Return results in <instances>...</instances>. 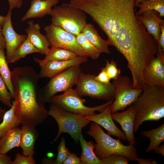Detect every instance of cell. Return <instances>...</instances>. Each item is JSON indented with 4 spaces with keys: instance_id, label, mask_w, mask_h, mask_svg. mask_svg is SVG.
<instances>
[{
    "instance_id": "cell-35",
    "label": "cell",
    "mask_w": 164,
    "mask_h": 164,
    "mask_svg": "<svg viewBox=\"0 0 164 164\" xmlns=\"http://www.w3.org/2000/svg\"><path fill=\"white\" fill-rule=\"evenodd\" d=\"M95 79L97 81L104 84H108L111 83L105 67L101 68V71L97 75H95Z\"/></svg>"
},
{
    "instance_id": "cell-14",
    "label": "cell",
    "mask_w": 164,
    "mask_h": 164,
    "mask_svg": "<svg viewBox=\"0 0 164 164\" xmlns=\"http://www.w3.org/2000/svg\"><path fill=\"white\" fill-rule=\"evenodd\" d=\"M136 110L134 104L125 111L112 114L114 120L120 124L124 132L129 145H133L136 141L134 134V125Z\"/></svg>"
},
{
    "instance_id": "cell-17",
    "label": "cell",
    "mask_w": 164,
    "mask_h": 164,
    "mask_svg": "<svg viewBox=\"0 0 164 164\" xmlns=\"http://www.w3.org/2000/svg\"><path fill=\"white\" fill-rule=\"evenodd\" d=\"M158 13L155 11L149 10L145 11L141 15L136 16L145 27L148 33L152 35L156 41L158 45L159 43L160 25L164 22V20L161 18Z\"/></svg>"
},
{
    "instance_id": "cell-13",
    "label": "cell",
    "mask_w": 164,
    "mask_h": 164,
    "mask_svg": "<svg viewBox=\"0 0 164 164\" xmlns=\"http://www.w3.org/2000/svg\"><path fill=\"white\" fill-rule=\"evenodd\" d=\"M87 60V57L78 56L67 60L47 62L40 66L39 77L50 78L72 66L85 63Z\"/></svg>"
},
{
    "instance_id": "cell-41",
    "label": "cell",
    "mask_w": 164,
    "mask_h": 164,
    "mask_svg": "<svg viewBox=\"0 0 164 164\" xmlns=\"http://www.w3.org/2000/svg\"><path fill=\"white\" fill-rule=\"evenodd\" d=\"M154 152L157 153L159 154L164 156V144L159 145L156 149L154 150Z\"/></svg>"
},
{
    "instance_id": "cell-15",
    "label": "cell",
    "mask_w": 164,
    "mask_h": 164,
    "mask_svg": "<svg viewBox=\"0 0 164 164\" xmlns=\"http://www.w3.org/2000/svg\"><path fill=\"white\" fill-rule=\"evenodd\" d=\"M111 105H108L100 114L91 116H84L85 117L105 129L108 135L116 137L125 141H127L125 133L118 128L113 121L111 112Z\"/></svg>"
},
{
    "instance_id": "cell-45",
    "label": "cell",
    "mask_w": 164,
    "mask_h": 164,
    "mask_svg": "<svg viewBox=\"0 0 164 164\" xmlns=\"http://www.w3.org/2000/svg\"><path fill=\"white\" fill-rule=\"evenodd\" d=\"M47 156L48 158H52L54 155L53 153L52 152H49L47 154Z\"/></svg>"
},
{
    "instance_id": "cell-44",
    "label": "cell",
    "mask_w": 164,
    "mask_h": 164,
    "mask_svg": "<svg viewBox=\"0 0 164 164\" xmlns=\"http://www.w3.org/2000/svg\"><path fill=\"white\" fill-rule=\"evenodd\" d=\"M142 0H135L134 6L136 7V6L138 4L140 3ZM150 1H155L156 0H149Z\"/></svg>"
},
{
    "instance_id": "cell-12",
    "label": "cell",
    "mask_w": 164,
    "mask_h": 164,
    "mask_svg": "<svg viewBox=\"0 0 164 164\" xmlns=\"http://www.w3.org/2000/svg\"><path fill=\"white\" fill-rule=\"evenodd\" d=\"M12 11L9 10L2 29V34L5 40V56L8 63H9L14 52L28 37L27 35L20 34L15 31L12 22Z\"/></svg>"
},
{
    "instance_id": "cell-3",
    "label": "cell",
    "mask_w": 164,
    "mask_h": 164,
    "mask_svg": "<svg viewBox=\"0 0 164 164\" xmlns=\"http://www.w3.org/2000/svg\"><path fill=\"white\" fill-rule=\"evenodd\" d=\"M87 132L95 140L96 143L94 144V152L100 159H102L112 154H118L125 156L130 160L137 161L139 164H143V158L138 157L135 145H123L120 139L111 138L95 122L91 124L90 130Z\"/></svg>"
},
{
    "instance_id": "cell-4",
    "label": "cell",
    "mask_w": 164,
    "mask_h": 164,
    "mask_svg": "<svg viewBox=\"0 0 164 164\" xmlns=\"http://www.w3.org/2000/svg\"><path fill=\"white\" fill-rule=\"evenodd\" d=\"M52 24L77 36L87 23L86 14L70 3H63L52 9L50 15Z\"/></svg>"
},
{
    "instance_id": "cell-38",
    "label": "cell",
    "mask_w": 164,
    "mask_h": 164,
    "mask_svg": "<svg viewBox=\"0 0 164 164\" xmlns=\"http://www.w3.org/2000/svg\"><path fill=\"white\" fill-rule=\"evenodd\" d=\"M9 5V9L12 10L15 8L20 9L23 3L22 0H8Z\"/></svg>"
},
{
    "instance_id": "cell-9",
    "label": "cell",
    "mask_w": 164,
    "mask_h": 164,
    "mask_svg": "<svg viewBox=\"0 0 164 164\" xmlns=\"http://www.w3.org/2000/svg\"><path fill=\"white\" fill-rule=\"evenodd\" d=\"M93 74L81 73L76 84V90L80 97L87 96L92 98L113 101L115 92L112 83H102L95 78Z\"/></svg>"
},
{
    "instance_id": "cell-25",
    "label": "cell",
    "mask_w": 164,
    "mask_h": 164,
    "mask_svg": "<svg viewBox=\"0 0 164 164\" xmlns=\"http://www.w3.org/2000/svg\"><path fill=\"white\" fill-rule=\"evenodd\" d=\"M12 105L9 110L7 111L3 120L0 123V138L11 129L19 126L21 123L14 114L15 102H12Z\"/></svg>"
},
{
    "instance_id": "cell-2",
    "label": "cell",
    "mask_w": 164,
    "mask_h": 164,
    "mask_svg": "<svg viewBox=\"0 0 164 164\" xmlns=\"http://www.w3.org/2000/svg\"><path fill=\"white\" fill-rule=\"evenodd\" d=\"M136 110L134 132L146 121H159L164 117V87L145 85L134 103Z\"/></svg>"
},
{
    "instance_id": "cell-10",
    "label": "cell",
    "mask_w": 164,
    "mask_h": 164,
    "mask_svg": "<svg viewBox=\"0 0 164 164\" xmlns=\"http://www.w3.org/2000/svg\"><path fill=\"white\" fill-rule=\"evenodd\" d=\"M44 29L51 47L68 50L78 56L88 57L78 43L76 36L52 24L47 25Z\"/></svg>"
},
{
    "instance_id": "cell-1",
    "label": "cell",
    "mask_w": 164,
    "mask_h": 164,
    "mask_svg": "<svg viewBox=\"0 0 164 164\" xmlns=\"http://www.w3.org/2000/svg\"><path fill=\"white\" fill-rule=\"evenodd\" d=\"M39 78L36 71L27 65L15 67L11 71L14 114L22 125L35 127L47 118L44 104L38 99Z\"/></svg>"
},
{
    "instance_id": "cell-32",
    "label": "cell",
    "mask_w": 164,
    "mask_h": 164,
    "mask_svg": "<svg viewBox=\"0 0 164 164\" xmlns=\"http://www.w3.org/2000/svg\"><path fill=\"white\" fill-rule=\"evenodd\" d=\"M117 62L112 59L111 61L108 60H106L105 68L107 75L111 80L117 79L120 75V69L117 68Z\"/></svg>"
},
{
    "instance_id": "cell-39",
    "label": "cell",
    "mask_w": 164,
    "mask_h": 164,
    "mask_svg": "<svg viewBox=\"0 0 164 164\" xmlns=\"http://www.w3.org/2000/svg\"><path fill=\"white\" fill-rule=\"evenodd\" d=\"M12 158L6 154L0 153V164H12Z\"/></svg>"
},
{
    "instance_id": "cell-28",
    "label": "cell",
    "mask_w": 164,
    "mask_h": 164,
    "mask_svg": "<svg viewBox=\"0 0 164 164\" xmlns=\"http://www.w3.org/2000/svg\"><path fill=\"white\" fill-rule=\"evenodd\" d=\"M7 61L4 49H0V75L4 80L12 98L14 92L11 80V71Z\"/></svg>"
},
{
    "instance_id": "cell-8",
    "label": "cell",
    "mask_w": 164,
    "mask_h": 164,
    "mask_svg": "<svg viewBox=\"0 0 164 164\" xmlns=\"http://www.w3.org/2000/svg\"><path fill=\"white\" fill-rule=\"evenodd\" d=\"M112 83L114 90L115 100L111 105V114L124 111L134 104L143 90V88H134L132 80L127 76L120 74Z\"/></svg>"
},
{
    "instance_id": "cell-33",
    "label": "cell",
    "mask_w": 164,
    "mask_h": 164,
    "mask_svg": "<svg viewBox=\"0 0 164 164\" xmlns=\"http://www.w3.org/2000/svg\"><path fill=\"white\" fill-rule=\"evenodd\" d=\"M128 159L125 156L114 154L101 159L102 164H128Z\"/></svg>"
},
{
    "instance_id": "cell-16",
    "label": "cell",
    "mask_w": 164,
    "mask_h": 164,
    "mask_svg": "<svg viewBox=\"0 0 164 164\" xmlns=\"http://www.w3.org/2000/svg\"><path fill=\"white\" fill-rule=\"evenodd\" d=\"M60 0H32L30 6L21 19L22 21L32 18L42 17L50 15L52 7L55 6Z\"/></svg>"
},
{
    "instance_id": "cell-27",
    "label": "cell",
    "mask_w": 164,
    "mask_h": 164,
    "mask_svg": "<svg viewBox=\"0 0 164 164\" xmlns=\"http://www.w3.org/2000/svg\"><path fill=\"white\" fill-rule=\"evenodd\" d=\"M135 7L139 8V10L135 13L136 16L142 15L146 11L154 10L159 13L160 17L164 16V0H142Z\"/></svg>"
},
{
    "instance_id": "cell-21",
    "label": "cell",
    "mask_w": 164,
    "mask_h": 164,
    "mask_svg": "<svg viewBox=\"0 0 164 164\" xmlns=\"http://www.w3.org/2000/svg\"><path fill=\"white\" fill-rule=\"evenodd\" d=\"M21 129L18 127L9 130L0 138V153L6 154L12 149L20 145Z\"/></svg>"
},
{
    "instance_id": "cell-34",
    "label": "cell",
    "mask_w": 164,
    "mask_h": 164,
    "mask_svg": "<svg viewBox=\"0 0 164 164\" xmlns=\"http://www.w3.org/2000/svg\"><path fill=\"white\" fill-rule=\"evenodd\" d=\"M33 155L26 156L19 153L16 154L15 159L12 161V164H35Z\"/></svg>"
},
{
    "instance_id": "cell-36",
    "label": "cell",
    "mask_w": 164,
    "mask_h": 164,
    "mask_svg": "<svg viewBox=\"0 0 164 164\" xmlns=\"http://www.w3.org/2000/svg\"><path fill=\"white\" fill-rule=\"evenodd\" d=\"M63 164H81L80 158L77 157L75 153L70 152Z\"/></svg>"
},
{
    "instance_id": "cell-23",
    "label": "cell",
    "mask_w": 164,
    "mask_h": 164,
    "mask_svg": "<svg viewBox=\"0 0 164 164\" xmlns=\"http://www.w3.org/2000/svg\"><path fill=\"white\" fill-rule=\"evenodd\" d=\"M79 140L82 149L80 158L81 164H102V159L99 158L94 151L95 149L94 143L91 141H86L82 134Z\"/></svg>"
},
{
    "instance_id": "cell-22",
    "label": "cell",
    "mask_w": 164,
    "mask_h": 164,
    "mask_svg": "<svg viewBox=\"0 0 164 164\" xmlns=\"http://www.w3.org/2000/svg\"><path fill=\"white\" fill-rule=\"evenodd\" d=\"M78 56L75 53L66 50L58 48L51 47L47 55L43 60L34 57V61L40 66L46 63L52 61H60L67 60L75 58Z\"/></svg>"
},
{
    "instance_id": "cell-6",
    "label": "cell",
    "mask_w": 164,
    "mask_h": 164,
    "mask_svg": "<svg viewBox=\"0 0 164 164\" xmlns=\"http://www.w3.org/2000/svg\"><path fill=\"white\" fill-rule=\"evenodd\" d=\"M80 66H72L50 78L48 83L39 89V101L44 104L56 93L64 92L76 85L82 73Z\"/></svg>"
},
{
    "instance_id": "cell-42",
    "label": "cell",
    "mask_w": 164,
    "mask_h": 164,
    "mask_svg": "<svg viewBox=\"0 0 164 164\" xmlns=\"http://www.w3.org/2000/svg\"><path fill=\"white\" fill-rule=\"evenodd\" d=\"M6 111L0 106V123L2 121L4 114Z\"/></svg>"
},
{
    "instance_id": "cell-11",
    "label": "cell",
    "mask_w": 164,
    "mask_h": 164,
    "mask_svg": "<svg viewBox=\"0 0 164 164\" xmlns=\"http://www.w3.org/2000/svg\"><path fill=\"white\" fill-rule=\"evenodd\" d=\"M156 55L143 70V79L145 85L164 87V51H158Z\"/></svg>"
},
{
    "instance_id": "cell-29",
    "label": "cell",
    "mask_w": 164,
    "mask_h": 164,
    "mask_svg": "<svg viewBox=\"0 0 164 164\" xmlns=\"http://www.w3.org/2000/svg\"><path fill=\"white\" fill-rule=\"evenodd\" d=\"M77 42L88 57L96 60L101 52L94 46L82 32L76 36Z\"/></svg>"
},
{
    "instance_id": "cell-18",
    "label": "cell",
    "mask_w": 164,
    "mask_h": 164,
    "mask_svg": "<svg viewBox=\"0 0 164 164\" xmlns=\"http://www.w3.org/2000/svg\"><path fill=\"white\" fill-rule=\"evenodd\" d=\"M29 26L25 31L35 47L40 51L41 53L46 56L50 50L49 43L46 36L40 32L41 27L33 20L27 22Z\"/></svg>"
},
{
    "instance_id": "cell-30",
    "label": "cell",
    "mask_w": 164,
    "mask_h": 164,
    "mask_svg": "<svg viewBox=\"0 0 164 164\" xmlns=\"http://www.w3.org/2000/svg\"><path fill=\"white\" fill-rule=\"evenodd\" d=\"M11 94L0 75V101L9 107L12 105Z\"/></svg>"
},
{
    "instance_id": "cell-19",
    "label": "cell",
    "mask_w": 164,
    "mask_h": 164,
    "mask_svg": "<svg viewBox=\"0 0 164 164\" xmlns=\"http://www.w3.org/2000/svg\"><path fill=\"white\" fill-rule=\"evenodd\" d=\"M21 137L19 146L22 149V154L29 156L33 155L35 142L39 134L35 127L22 125L21 128Z\"/></svg>"
},
{
    "instance_id": "cell-7",
    "label": "cell",
    "mask_w": 164,
    "mask_h": 164,
    "mask_svg": "<svg viewBox=\"0 0 164 164\" xmlns=\"http://www.w3.org/2000/svg\"><path fill=\"white\" fill-rule=\"evenodd\" d=\"M85 100L81 97L76 89L72 87L64 92L63 94L54 95L48 101L50 104L57 105L68 111L85 116H91L95 114V111H103L113 101L107 102L103 104L91 107L84 104Z\"/></svg>"
},
{
    "instance_id": "cell-37",
    "label": "cell",
    "mask_w": 164,
    "mask_h": 164,
    "mask_svg": "<svg viewBox=\"0 0 164 164\" xmlns=\"http://www.w3.org/2000/svg\"><path fill=\"white\" fill-rule=\"evenodd\" d=\"M160 33L159 36V43L158 45V51H164V22L160 25Z\"/></svg>"
},
{
    "instance_id": "cell-24",
    "label": "cell",
    "mask_w": 164,
    "mask_h": 164,
    "mask_svg": "<svg viewBox=\"0 0 164 164\" xmlns=\"http://www.w3.org/2000/svg\"><path fill=\"white\" fill-rule=\"evenodd\" d=\"M143 137L149 138L150 143L145 152H148L156 149L164 141V124L155 129L141 133Z\"/></svg>"
},
{
    "instance_id": "cell-5",
    "label": "cell",
    "mask_w": 164,
    "mask_h": 164,
    "mask_svg": "<svg viewBox=\"0 0 164 164\" xmlns=\"http://www.w3.org/2000/svg\"><path fill=\"white\" fill-rule=\"evenodd\" d=\"M48 115L54 118L58 126V132L52 142L56 141L64 132L69 134L78 143L83 128L91 121L84 115L71 113L54 104H50Z\"/></svg>"
},
{
    "instance_id": "cell-40",
    "label": "cell",
    "mask_w": 164,
    "mask_h": 164,
    "mask_svg": "<svg viewBox=\"0 0 164 164\" xmlns=\"http://www.w3.org/2000/svg\"><path fill=\"white\" fill-rule=\"evenodd\" d=\"M2 26H0V49H5V43L2 32Z\"/></svg>"
},
{
    "instance_id": "cell-31",
    "label": "cell",
    "mask_w": 164,
    "mask_h": 164,
    "mask_svg": "<svg viewBox=\"0 0 164 164\" xmlns=\"http://www.w3.org/2000/svg\"><path fill=\"white\" fill-rule=\"evenodd\" d=\"M58 152L56 159L53 164H62L67 157L70 151L66 146L65 140L62 137L61 142L57 147Z\"/></svg>"
},
{
    "instance_id": "cell-20",
    "label": "cell",
    "mask_w": 164,
    "mask_h": 164,
    "mask_svg": "<svg viewBox=\"0 0 164 164\" xmlns=\"http://www.w3.org/2000/svg\"><path fill=\"white\" fill-rule=\"evenodd\" d=\"M81 32L89 41L101 53L109 54L110 53L108 46L110 44L108 40L102 39L93 25L87 23Z\"/></svg>"
},
{
    "instance_id": "cell-43",
    "label": "cell",
    "mask_w": 164,
    "mask_h": 164,
    "mask_svg": "<svg viewBox=\"0 0 164 164\" xmlns=\"http://www.w3.org/2000/svg\"><path fill=\"white\" fill-rule=\"evenodd\" d=\"M6 19V16H4L0 15V26H2Z\"/></svg>"
},
{
    "instance_id": "cell-26",
    "label": "cell",
    "mask_w": 164,
    "mask_h": 164,
    "mask_svg": "<svg viewBox=\"0 0 164 164\" xmlns=\"http://www.w3.org/2000/svg\"><path fill=\"white\" fill-rule=\"evenodd\" d=\"M36 53H41L32 44L28 36L27 38L13 53L9 63H14L29 54Z\"/></svg>"
}]
</instances>
